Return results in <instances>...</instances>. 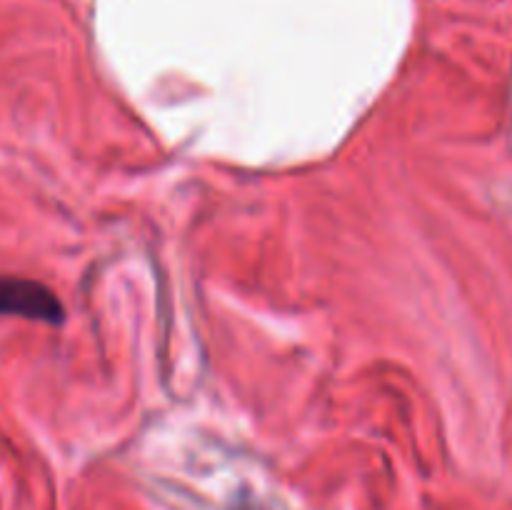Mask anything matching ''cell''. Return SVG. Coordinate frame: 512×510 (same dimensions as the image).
I'll return each mask as SVG.
<instances>
[{
    "mask_svg": "<svg viewBox=\"0 0 512 510\" xmlns=\"http://www.w3.org/2000/svg\"><path fill=\"white\" fill-rule=\"evenodd\" d=\"M0 315L60 325L65 318V310L58 295L38 280L0 275Z\"/></svg>",
    "mask_w": 512,
    "mask_h": 510,
    "instance_id": "obj_1",
    "label": "cell"
}]
</instances>
